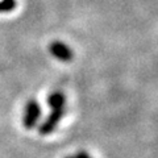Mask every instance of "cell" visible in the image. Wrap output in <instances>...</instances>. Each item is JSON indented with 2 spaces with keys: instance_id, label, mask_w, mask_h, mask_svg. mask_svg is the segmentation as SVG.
Wrapping results in <instances>:
<instances>
[{
  "instance_id": "cell-4",
  "label": "cell",
  "mask_w": 158,
  "mask_h": 158,
  "mask_svg": "<svg viewBox=\"0 0 158 158\" xmlns=\"http://www.w3.org/2000/svg\"><path fill=\"white\" fill-rule=\"evenodd\" d=\"M48 106L50 110L54 108H63L66 107V96L61 91H53L48 96Z\"/></svg>"
},
{
  "instance_id": "cell-5",
  "label": "cell",
  "mask_w": 158,
  "mask_h": 158,
  "mask_svg": "<svg viewBox=\"0 0 158 158\" xmlns=\"http://www.w3.org/2000/svg\"><path fill=\"white\" fill-rule=\"evenodd\" d=\"M16 0H0V13L12 12L16 8Z\"/></svg>"
},
{
  "instance_id": "cell-1",
  "label": "cell",
  "mask_w": 158,
  "mask_h": 158,
  "mask_svg": "<svg viewBox=\"0 0 158 158\" xmlns=\"http://www.w3.org/2000/svg\"><path fill=\"white\" fill-rule=\"evenodd\" d=\"M41 106L36 99H31L27 102L25 108H24V116H23V124L27 129H33L37 125V123L41 117Z\"/></svg>"
},
{
  "instance_id": "cell-7",
  "label": "cell",
  "mask_w": 158,
  "mask_h": 158,
  "mask_svg": "<svg viewBox=\"0 0 158 158\" xmlns=\"http://www.w3.org/2000/svg\"><path fill=\"white\" fill-rule=\"evenodd\" d=\"M66 158H74V156H70V157H66Z\"/></svg>"
},
{
  "instance_id": "cell-2",
  "label": "cell",
  "mask_w": 158,
  "mask_h": 158,
  "mask_svg": "<svg viewBox=\"0 0 158 158\" xmlns=\"http://www.w3.org/2000/svg\"><path fill=\"white\" fill-rule=\"evenodd\" d=\"M65 113H66V107H63V108H54V110H50V113H49V116L46 117V120L38 127L40 135L46 136V135H49V133H52V132L57 128L58 123L63 118Z\"/></svg>"
},
{
  "instance_id": "cell-3",
  "label": "cell",
  "mask_w": 158,
  "mask_h": 158,
  "mask_svg": "<svg viewBox=\"0 0 158 158\" xmlns=\"http://www.w3.org/2000/svg\"><path fill=\"white\" fill-rule=\"evenodd\" d=\"M49 53H50L54 58H57L58 61H62V62L71 61L73 57H74L71 48L67 44L58 41V40L50 42V45H49Z\"/></svg>"
},
{
  "instance_id": "cell-6",
  "label": "cell",
  "mask_w": 158,
  "mask_h": 158,
  "mask_svg": "<svg viewBox=\"0 0 158 158\" xmlns=\"http://www.w3.org/2000/svg\"><path fill=\"white\" fill-rule=\"evenodd\" d=\"M74 158H91L90 157V154H88V153L87 152H78L77 153V154L75 156H74Z\"/></svg>"
}]
</instances>
